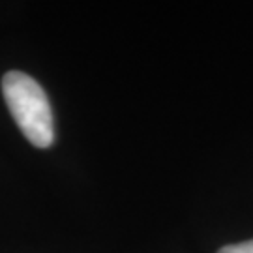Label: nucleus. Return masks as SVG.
Listing matches in <instances>:
<instances>
[{
	"instance_id": "obj_2",
	"label": "nucleus",
	"mask_w": 253,
	"mask_h": 253,
	"mask_svg": "<svg viewBox=\"0 0 253 253\" xmlns=\"http://www.w3.org/2000/svg\"><path fill=\"white\" fill-rule=\"evenodd\" d=\"M217 253H253V240H246L240 244L223 246Z\"/></svg>"
},
{
	"instance_id": "obj_1",
	"label": "nucleus",
	"mask_w": 253,
	"mask_h": 253,
	"mask_svg": "<svg viewBox=\"0 0 253 253\" xmlns=\"http://www.w3.org/2000/svg\"><path fill=\"white\" fill-rule=\"evenodd\" d=\"M2 92L11 117L28 141L38 148L53 145V111L43 88L27 73L8 72L2 79Z\"/></svg>"
}]
</instances>
